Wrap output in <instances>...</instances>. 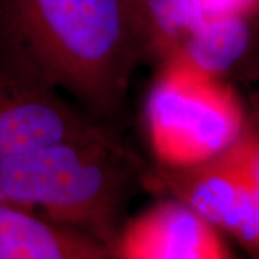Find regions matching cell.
<instances>
[{
    "label": "cell",
    "instance_id": "cell-1",
    "mask_svg": "<svg viewBox=\"0 0 259 259\" xmlns=\"http://www.w3.org/2000/svg\"><path fill=\"white\" fill-rule=\"evenodd\" d=\"M0 45L112 127L136 71L154 64L143 0H0Z\"/></svg>",
    "mask_w": 259,
    "mask_h": 259
},
{
    "label": "cell",
    "instance_id": "cell-2",
    "mask_svg": "<svg viewBox=\"0 0 259 259\" xmlns=\"http://www.w3.org/2000/svg\"><path fill=\"white\" fill-rule=\"evenodd\" d=\"M148 161L122 139L71 140L0 161V203L111 252Z\"/></svg>",
    "mask_w": 259,
    "mask_h": 259
},
{
    "label": "cell",
    "instance_id": "cell-3",
    "mask_svg": "<svg viewBox=\"0 0 259 259\" xmlns=\"http://www.w3.org/2000/svg\"><path fill=\"white\" fill-rule=\"evenodd\" d=\"M144 124L154 163L190 166L219 154L239 137L248 110L229 81L182 56L157 66Z\"/></svg>",
    "mask_w": 259,
    "mask_h": 259
},
{
    "label": "cell",
    "instance_id": "cell-4",
    "mask_svg": "<svg viewBox=\"0 0 259 259\" xmlns=\"http://www.w3.org/2000/svg\"><path fill=\"white\" fill-rule=\"evenodd\" d=\"M97 120L36 71L0 45V161L71 140H117Z\"/></svg>",
    "mask_w": 259,
    "mask_h": 259
},
{
    "label": "cell",
    "instance_id": "cell-5",
    "mask_svg": "<svg viewBox=\"0 0 259 259\" xmlns=\"http://www.w3.org/2000/svg\"><path fill=\"white\" fill-rule=\"evenodd\" d=\"M143 189L183 202L243 249L248 245L253 218L252 193L248 176L231 146L190 166L148 163L143 171Z\"/></svg>",
    "mask_w": 259,
    "mask_h": 259
},
{
    "label": "cell",
    "instance_id": "cell-6",
    "mask_svg": "<svg viewBox=\"0 0 259 259\" xmlns=\"http://www.w3.org/2000/svg\"><path fill=\"white\" fill-rule=\"evenodd\" d=\"M117 259L235 258L222 232L180 200L163 197L125 221L112 249Z\"/></svg>",
    "mask_w": 259,
    "mask_h": 259
},
{
    "label": "cell",
    "instance_id": "cell-7",
    "mask_svg": "<svg viewBox=\"0 0 259 259\" xmlns=\"http://www.w3.org/2000/svg\"><path fill=\"white\" fill-rule=\"evenodd\" d=\"M111 252L81 233L0 203V259H108Z\"/></svg>",
    "mask_w": 259,
    "mask_h": 259
},
{
    "label": "cell",
    "instance_id": "cell-8",
    "mask_svg": "<svg viewBox=\"0 0 259 259\" xmlns=\"http://www.w3.org/2000/svg\"><path fill=\"white\" fill-rule=\"evenodd\" d=\"M259 16L225 13L206 18L176 56H182L203 72L229 81L256 45Z\"/></svg>",
    "mask_w": 259,
    "mask_h": 259
},
{
    "label": "cell",
    "instance_id": "cell-9",
    "mask_svg": "<svg viewBox=\"0 0 259 259\" xmlns=\"http://www.w3.org/2000/svg\"><path fill=\"white\" fill-rule=\"evenodd\" d=\"M143 3L157 66L176 56L209 16L203 0H143Z\"/></svg>",
    "mask_w": 259,
    "mask_h": 259
},
{
    "label": "cell",
    "instance_id": "cell-10",
    "mask_svg": "<svg viewBox=\"0 0 259 259\" xmlns=\"http://www.w3.org/2000/svg\"><path fill=\"white\" fill-rule=\"evenodd\" d=\"M248 176L252 193V229L245 250L259 258V107L248 112L246 124L239 137L231 144Z\"/></svg>",
    "mask_w": 259,
    "mask_h": 259
},
{
    "label": "cell",
    "instance_id": "cell-11",
    "mask_svg": "<svg viewBox=\"0 0 259 259\" xmlns=\"http://www.w3.org/2000/svg\"><path fill=\"white\" fill-rule=\"evenodd\" d=\"M212 15L238 13L259 16V0H203Z\"/></svg>",
    "mask_w": 259,
    "mask_h": 259
}]
</instances>
